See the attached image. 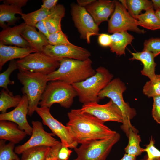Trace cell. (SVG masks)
Listing matches in <instances>:
<instances>
[{
    "label": "cell",
    "mask_w": 160,
    "mask_h": 160,
    "mask_svg": "<svg viewBox=\"0 0 160 160\" xmlns=\"http://www.w3.org/2000/svg\"><path fill=\"white\" fill-rule=\"evenodd\" d=\"M68 116L69 121L66 126L78 144L107 138L116 132L95 116L82 112L79 109L71 110L68 113Z\"/></svg>",
    "instance_id": "1"
},
{
    "label": "cell",
    "mask_w": 160,
    "mask_h": 160,
    "mask_svg": "<svg viewBox=\"0 0 160 160\" xmlns=\"http://www.w3.org/2000/svg\"><path fill=\"white\" fill-rule=\"evenodd\" d=\"M60 62L59 68L47 75L49 81H61L72 84L83 81L96 73L90 58L84 60L63 58Z\"/></svg>",
    "instance_id": "2"
},
{
    "label": "cell",
    "mask_w": 160,
    "mask_h": 160,
    "mask_svg": "<svg viewBox=\"0 0 160 160\" xmlns=\"http://www.w3.org/2000/svg\"><path fill=\"white\" fill-rule=\"evenodd\" d=\"M95 73L85 80L73 84L80 102L83 104L90 102L98 103V95L112 80L113 75L104 67L100 66Z\"/></svg>",
    "instance_id": "3"
},
{
    "label": "cell",
    "mask_w": 160,
    "mask_h": 160,
    "mask_svg": "<svg viewBox=\"0 0 160 160\" xmlns=\"http://www.w3.org/2000/svg\"><path fill=\"white\" fill-rule=\"evenodd\" d=\"M126 89L124 83L119 79L115 78L100 92L98 97L100 100L106 97L110 98L120 110L123 118L121 128L128 137L129 129H135L132 124L131 120L136 116V112L124 100L123 94Z\"/></svg>",
    "instance_id": "4"
},
{
    "label": "cell",
    "mask_w": 160,
    "mask_h": 160,
    "mask_svg": "<svg viewBox=\"0 0 160 160\" xmlns=\"http://www.w3.org/2000/svg\"><path fill=\"white\" fill-rule=\"evenodd\" d=\"M18 79L23 85L21 90L26 95L29 103L28 115L31 116L41 100L48 80V76L41 73L20 70Z\"/></svg>",
    "instance_id": "5"
},
{
    "label": "cell",
    "mask_w": 160,
    "mask_h": 160,
    "mask_svg": "<svg viewBox=\"0 0 160 160\" xmlns=\"http://www.w3.org/2000/svg\"><path fill=\"white\" fill-rule=\"evenodd\" d=\"M77 93L72 84L61 81H49L39 105L49 108L55 103L68 108L72 105Z\"/></svg>",
    "instance_id": "6"
},
{
    "label": "cell",
    "mask_w": 160,
    "mask_h": 160,
    "mask_svg": "<svg viewBox=\"0 0 160 160\" xmlns=\"http://www.w3.org/2000/svg\"><path fill=\"white\" fill-rule=\"evenodd\" d=\"M118 132L104 139L92 140L81 144L74 149L77 160H105L113 146L119 140Z\"/></svg>",
    "instance_id": "7"
},
{
    "label": "cell",
    "mask_w": 160,
    "mask_h": 160,
    "mask_svg": "<svg viewBox=\"0 0 160 160\" xmlns=\"http://www.w3.org/2000/svg\"><path fill=\"white\" fill-rule=\"evenodd\" d=\"M19 70L48 75L58 68L60 61L42 52H35L17 61Z\"/></svg>",
    "instance_id": "8"
},
{
    "label": "cell",
    "mask_w": 160,
    "mask_h": 160,
    "mask_svg": "<svg viewBox=\"0 0 160 160\" xmlns=\"http://www.w3.org/2000/svg\"><path fill=\"white\" fill-rule=\"evenodd\" d=\"M138 21L132 17L126 8L119 1L115 0V8L108 21V31L113 33L127 31L138 33H144L145 31L138 27Z\"/></svg>",
    "instance_id": "9"
},
{
    "label": "cell",
    "mask_w": 160,
    "mask_h": 160,
    "mask_svg": "<svg viewBox=\"0 0 160 160\" xmlns=\"http://www.w3.org/2000/svg\"><path fill=\"white\" fill-rule=\"evenodd\" d=\"M71 7L72 18L81 37L90 43L91 36L99 34V26L85 7L74 3Z\"/></svg>",
    "instance_id": "10"
},
{
    "label": "cell",
    "mask_w": 160,
    "mask_h": 160,
    "mask_svg": "<svg viewBox=\"0 0 160 160\" xmlns=\"http://www.w3.org/2000/svg\"><path fill=\"white\" fill-rule=\"evenodd\" d=\"M35 111L41 118L43 124L47 126L52 133L60 138L63 145L71 148L77 147L78 144L73 137L68 127L63 125L52 116L49 108L38 107Z\"/></svg>",
    "instance_id": "11"
},
{
    "label": "cell",
    "mask_w": 160,
    "mask_h": 160,
    "mask_svg": "<svg viewBox=\"0 0 160 160\" xmlns=\"http://www.w3.org/2000/svg\"><path fill=\"white\" fill-rule=\"evenodd\" d=\"M79 109L82 112L93 116L104 123L108 121L122 123L123 122L121 111L111 100L103 104H99L96 102L84 104Z\"/></svg>",
    "instance_id": "12"
},
{
    "label": "cell",
    "mask_w": 160,
    "mask_h": 160,
    "mask_svg": "<svg viewBox=\"0 0 160 160\" xmlns=\"http://www.w3.org/2000/svg\"><path fill=\"white\" fill-rule=\"evenodd\" d=\"M33 129L30 138L23 144L15 148L14 151L18 154L22 153L27 149L33 147L46 146L52 147L60 142L53 137L54 134L46 132L44 129L42 123L39 121H32Z\"/></svg>",
    "instance_id": "13"
},
{
    "label": "cell",
    "mask_w": 160,
    "mask_h": 160,
    "mask_svg": "<svg viewBox=\"0 0 160 160\" xmlns=\"http://www.w3.org/2000/svg\"><path fill=\"white\" fill-rule=\"evenodd\" d=\"M42 52L59 61L63 58L84 60L91 55L85 48L72 44L56 46L49 44L43 48Z\"/></svg>",
    "instance_id": "14"
},
{
    "label": "cell",
    "mask_w": 160,
    "mask_h": 160,
    "mask_svg": "<svg viewBox=\"0 0 160 160\" xmlns=\"http://www.w3.org/2000/svg\"><path fill=\"white\" fill-rule=\"evenodd\" d=\"M29 111V103L26 95H23L18 105L12 111L0 114V121H8L17 124L27 135H31L33 127L29 124L26 116Z\"/></svg>",
    "instance_id": "15"
},
{
    "label": "cell",
    "mask_w": 160,
    "mask_h": 160,
    "mask_svg": "<svg viewBox=\"0 0 160 160\" xmlns=\"http://www.w3.org/2000/svg\"><path fill=\"white\" fill-rule=\"evenodd\" d=\"M99 26L102 22L107 21L115 8V0H96L85 7Z\"/></svg>",
    "instance_id": "16"
},
{
    "label": "cell",
    "mask_w": 160,
    "mask_h": 160,
    "mask_svg": "<svg viewBox=\"0 0 160 160\" xmlns=\"http://www.w3.org/2000/svg\"><path fill=\"white\" fill-rule=\"evenodd\" d=\"M26 24L22 23L18 25L9 26L0 32V43L5 45H15L18 47L33 48L21 35Z\"/></svg>",
    "instance_id": "17"
},
{
    "label": "cell",
    "mask_w": 160,
    "mask_h": 160,
    "mask_svg": "<svg viewBox=\"0 0 160 160\" xmlns=\"http://www.w3.org/2000/svg\"><path fill=\"white\" fill-rule=\"evenodd\" d=\"M35 52L36 50L33 48L8 46L0 43V70L7 61L21 59Z\"/></svg>",
    "instance_id": "18"
},
{
    "label": "cell",
    "mask_w": 160,
    "mask_h": 160,
    "mask_svg": "<svg viewBox=\"0 0 160 160\" xmlns=\"http://www.w3.org/2000/svg\"><path fill=\"white\" fill-rule=\"evenodd\" d=\"M27 134L16 123L9 121H0V139L14 143H18Z\"/></svg>",
    "instance_id": "19"
},
{
    "label": "cell",
    "mask_w": 160,
    "mask_h": 160,
    "mask_svg": "<svg viewBox=\"0 0 160 160\" xmlns=\"http://www.w3.org/2000/svg\"><path fill=\"white\" fill-rule=\"evenodd\" d=\"M21 35L36 52H42L43 48L49 44L47 37L41 32L37 31L34 27L26 25Z\"/></svg>",
    "instance_id": "20"
},
{
    "label": "cell",
    "mask_w": 160,
    "mask_h": 160,
    "mask_svg": "<svg viewBox=\"0 0 160 160\" xmlns=\"http://www.w3.org/2000/svg\"><path fill=\"white\" fill-rule=\"evenodd\" d=\"M132 57L130 60H139L143 64V68L141 71L142 75L147 76L150 80L154 79L156 75L155 68L156 64L154 61L155 57L153 54L150 52L143 50L141 52L132 53Z\"/></svg>",
    "instance_id": "21"
},
{
    "label": "cell",
    "mask_w": 160,
    "mask_h": 160,
    "mask_svg": "<svg viewBox=\"0 0 160 160\" xmlns=\"http://www.w3.org/2000/svg\"><path fill=\"white\" fill-rule=\"evenodd\" d=\"M111 43L110 46L111 51L117 55H125V48L131 44L134 37L127 31L115 33L111 35Z\"/></svg>",
    "instance_id": "22"
},
{
    "label": "cell",
    "mask_w": 160,
    "mask_h": 160,
    "mask_svg": "<svg viewBox=\"0 0 160 160\" xmlns=\"http://www.w3.org/2000/svg\"><path fill=\"white\" fill-rule=\"evenodd\" d=\"M23 13L21 9L4 4L0 5V26L4 29L9 25H15L20 19L16 17V14Z\"/></svg>",
    "instance_id": "23"
},
{
    "label": "cell",
    "mask_w": 160,
    "mask_h": 160,
    "mask_svg": "<svg viewBox=\"0 0 160 160\" xmlns=\"http://www.w3.org/2000/svg\"><path fill=\"white\" fill-rule=\"evenodd\" d=\"M65 8L62 4H57L45 18V23L50 33L62 30L61 20L65 16Z\"/></svg>",
    "instance_id": "24"
},
{
    "label": "cell",
    "mask_w": 160,
    "mask_h": 160,
    "mask_svg": "<svg viewBox=\"0 0 160 160\" xmlns=\"http://www.w3.org/2000/svg\"><path fill=\"white\" fill-rule=\"evenodd\" d=\"M119 1L128 10L129 14L136 19L141 12L153 7L152 1L148 0H119Z\"/></svg>",
    "instance_id": "25"
},
{
    "label": "cell",
    "mask_w": 160,
    "mask_h": 160,
    "mask_svg": "<svg viewBox=\"0 0 160 160\" xmlns=\"http://www.w3.org/2000/svg\"><path fill=\"white\" fill-rule=\"evenodd\" d=\"M136 19L138 21L139 26L152 30L160 29V21L155 14L153 7L139 15Z\"/></svg>",
    "instance_id": "26"
},
{
    "label": "cell",
    "mask_w": 160,
    "mask_h": 160,
    "mask_svg": "<svg viewBox=\"0 0 160 160\" xmlns=\"http://www.w3.org/2000/svg\"><path fill=\"white\" fill-rule=\"evenodd\" d=\"M138 133V131L136 128L129 129L127 137L128 143L124 149L125 153L136 157L144 152L143 148L140 146L141 139Z\"/></svg>",
    "instance_id": "27"
},
{
    "label": "cell",
    "mask_w": 160,
    "mask_h": 160,
    "mask_svg": "<svg viewBox=\"0 0 160 160\" xmlns=\"http://www.w3.org/2000/svg\"><path fill=\"white\" fill-rule=\"evenodd\" d=\"M22 98L20 95H14L13 92L4 89L0 93V111L1 113L7 112V110L12 107H16L19 104Z\"/></svg>",
    "instance_id": "28"
},
{
    "label": "cell",
    "mask_w": 160,
    "mask_h": 160,
    "mask_svg": "<svg viewBox=\"0 0 160 160\" xmlns=\"http://www.w3.org/2000/svg\"><path fill=\"white\" fill-rule=\"evenodd\" d=\"M50 147L39 146L28 148L22 153L20 160H46Z\"/></svg>",
    "instance_id": "29"
},
{
    "label": "cell",
    "mask_w": 160,
    "mask_h": 160,
    "mask_svg": "<svg viewBox=\"0 0 160 160\" xmlns=\"http://www.w3.org/2000/svg\"><path fill=\"white\" fill-rule=\"evenodd\" d=\"M51 11L41 7L32 12L27 14L22 13L20 15L26 25L35 27L38 22L45 19Z\"/></svg>",
    "instance_id": "30"
},
{
    "label": "cell",
    "mask_w": 160,
    "mask_h": 160,
    "mask_svg": "<svg viewBox=\"0 0 160 160\" xmlns=\"http://www.w3.org/2000/svg\"><path fill=\"white\" fill-rule=\"evenodd\" d=\"M72 152L68 147L60 142L57 145L50 147L47 158L49 159L68 160Z\"/></svg>",
    "instance_id": "31"
},
{
    "label": "cell",
    "mask_w": 160,
    "mask_h": 160,
    "mask_svg": "<svg viewBox=\"0 0 160 160\" xmlns=\"http://www.w3.org/2000/svg\"><path fill=\"white\" fill-rule=\"evenodd\" d=\"M5 140H0V160H20L14 151L15 144L6 143Z\"/></svg>",
    "instance_id": "32"
},
{
    "label": "cell",
    "mask_w": 160,
    "mask_h": 160,
    "mask_svg": "<svg viewBox=\"0 0 160 160\" xmlns=\"http://www.w3.org/2000/svg\"><path fill=\"white\" fill-rule=\"evenodd\" d=\"M143 93L148 97L160 95V75H156L155 78L147 81L144 85Z\"/></svg>",
    "instance_id": "33"
},
{
    "label": "cell",
    "mask_w": 160,
    "mask_h": 160,
    "mask_svg": "<svg viewBox=\"0 0 160 160\" xmlns=\"http://www.w3.org/2000/svg\"><path fill=\"white\" fill-rule=\"evenodd\" d=\"M18 69L17 61L15 60L10 61L7 68L0 74V87L8 91V85H13L14 82L10 80L9 77L12 73L15 70Z\"/></svg>",
    "instance_id": "34"
},
{
    "label": "cell",
    "mask_w": 160,
    "mask_h": 160,
    "mask_svg": "<svg viewBox=\"0 0 160 160\" xmlns=\"http://www.w3.org/2000/svg\"><path fill=\"white\" fill-rule=\"evenodd\" d=\"M47 38L49 44L52 45L72 44L69 41L66 35L62 30L50 33Z\"/></svg>",
    "instance_id": "35"
},
{
    "label": "cell",
    "mask_w": 160,
    "mask_h": 160,
    "mask_svg": "<svg viewBox=\"0 0 160 160\" xmlns=\"http://www.w3.org/2000/svg\"><path fill=\"white\" fill-rule=\"evenodd\" d=\"M143 50L151 52L155 57L157 56L160 54V38H151L146 40Z\"/></svg>",
    "instance_id": "36"
},
{
    "label": "cell",
    "mask_w": 160,
    "mask_h": 160,
    "mask_svg": "<svg viewBox=\"0 0 160 160\" xmlns=\"http://www.w3.org/2000/svg\"><path fill=\"white\" fill-rule=\"evenodd\" d=\"M154 144V140L151 137L149 143L143 149L144 152H145L147 153V157L144 159L145 160H153L160 158V151L156 148Z\"/></svg>",
    "instance_id": "37"
},
{
    "label": "cell",
    "mask_w": 160,
    "mask_h": 160,
    "mask_svg": "<svg viewBox=\"0 0 160 160\" xmlns=\"http://www.w3.org/2000/svg\"><path fill=\"white\" fill-rule=\"evenodd\" d=\"M153 104L152 110V115L154 119L160 124V95L153 97Z\"/></svg>",
    "instance_id": "38"
},
{
    "label": "cell",
    "mask_w": 160,
    "mask_h": 160,
    "mask_svg": "<svg viewBox=\"0 0 160 160\" xmlns=\"http://www.w3.org/2000/svg\"><path fill=\"white\" fill-rule=\"evenodd\" d=\"M98 41L102 46L110 47L112 42L111 35L107 34H101L99 36Z\"/></svg>",
    "instance_id": "39"
},
{
    "label": "cell",
    "mask_w": 160,
    "mask_h": 160,
    "mask_svg": "<svg viewBox=\"0 0 160 160\" xmlns=\"http://www.w3.org/2000/svg\"><path fill=\"white\" fill-rule=\"evenodd\" d=\"M3 3L5 4L11 5L21 9L22 7L25 6L28 0H5Z\"/></svg>",
    "instance_id": "40"
},
{
    "label": "cell",
    "mask_w": 160,
    "mask_h": 160,
    "mask_svg": "<svg viewBox=\"0 0 160 160\" xmlns=\"http://www.w3.org/2000/svg\"><path fill=\"white\" fill-rule=\"evenodd\" d=\"M35 27L38 28L39 31L44 34L47 38L50 34L46 25L45 18L38 22Z\"/></svg>",
    "instance_id": "41"
},
{
    "label": "cell",
    "mask_w": 160,
    "mask_h": 160,
    "mask_svg": "<svg viewBox=\"0 0 160 160\" xmlns=\"http://www.w3.org/2000/svg\"><path fill=\"white\" fill-rule=\"evenodd\" d=\"M57 0H43L41 7L49 10H51L57 5Z\"/></svg>",
    "instance_id": "42"
},
{
    "label": "cell",
    "mask_w": 160,
    "mask_h": 160,
    "mask_svg": "<svg viewBox=\"0 0 160 160\" xmlns=\"http://www.w3.org/2000/svg\"><path fill=\"white\" fill-rule=\"evenodd\" d=\"M95 1V0H77V2L79 5L85 7L92 3Z\"/></svg>",
    "instance_id": "43"
},
{
    "label": "cell",
    "mask_w": 160,
    "mask_h": 160,
    "mask_svg": "<svg viewBox=\"0 0 160 160\" xmlns=\"http://www.w3.org/2000/svg\"><path fill=\"white\" fill-rule=\"evenodd\" d=\"M151 1L154 9L156 11L160 10V0H152Z\"/></svg>",
    "instance_id": "44"
},
{
    "label": "cell",
    "mask_w": 160,
    "mask_h": 160,
    "mask_svg": "<svg viewBox=\"0 0 160 160\" xmlns=\"http://www.w3.org/2000/svg\"><path fill=\"white\" fill-rule=\"evenodd\" d=\"M136 157L125 153L120 160H136Z\"/></svg>",
    "instance_id": "45"
},
{
    "label": "cell",
    "mask_w": 160,
    "mask_h": 160,
    "mask_svg": "<svg viewBox=\"0 0 160 160\" xmlns=\"http://www.w3.org/2000/svg\"><path fill=\"white\" fill-rule=\"evenodd\" d=\"M155 13L160 21V10H157L156 11Z\"/></svg>",
    "instance_id": "46"
},
{
    "label": "cell",
    "mask_w": 160,
    "mask_h": 160,
    "mask_svg": "<svg viewBox=\"0 0 160 160\" xmlns=\"http://www.w3.org/2000/svg\"><path fill=\"white\" fill-rule=\"evenodd\" d=\"M140 160H145L144 159H142ZM153 160H160V158H157V159H153Z\"/></svg>",
    "instance_id": "47"
},
{
    "label": "cell",
    "mask_w": 160,
    "mask_h": 160,
    "mask_svg": "<svg viewBox=\"0 0 160 160\" xmlns=\"http://www.w3.org/2000/svg\"><path fill=\"white\" fill-rule=\"evenodd\" d=\"M47 160H59L57 159H48V160H47Z\"/></svg>",
    "instance_id": "48"
},
{
    "label": "cell",
    "mask_w": 160,
    "mask_h": 160,
    "mask_svg": "<svg viewBox=\"0 0 160 160\" xmlns=\"http://www.w3.org/2000/svg\"><path fill=\"white\" fill-rule=\"evenodd\" d=\"M74 160H77L76 159H75Z\"/></svg>",
    "instance_id": "49"
},
{
    "label": "cell",
    "mask_w": 160,
    "mask_h": 160,
    "mask_svg": "<svg viewBox=\"0 0 160 160\" xmlns=\"http://www.w3.org/2000/svg\"></svg>",
    "instance_id": "50"
}]
</instances>
